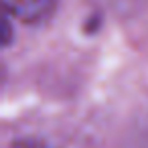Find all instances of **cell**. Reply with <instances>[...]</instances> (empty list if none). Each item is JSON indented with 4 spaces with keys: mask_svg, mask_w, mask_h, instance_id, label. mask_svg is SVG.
Instances as JSON below:
<instances>
[{
    "mask_svg": "<svg viewBox=\"0 0 148 148\" xmlns=\"http://www.w3.org/2000/svg\"><path fill=\"white\" fill-rule=\"evenodd\" d=\"M8 148H53V146H47V144L37 142V140H14Z\"/></svg>",
    "mask_w": 148,
    "mask_h": 148,
    "instance_id": "cell-2",
    "label": "cell"
},
{
    "mask_svg": "<svg viewBox=\"0 0 148 148\" xmlns=\"http://www.w3.org/2000/svg\"><path fill=\"white\" fill-rule=\"evenodd\" d=\"M2 4L8 16L31 25L45 21L53 12L57 0H2Z\"/></svg>",
    "mask_w": 148,
    "mask_h": 148,
    "instance_id": "cell-1",
    "label": "cell"
}]
</instances>
